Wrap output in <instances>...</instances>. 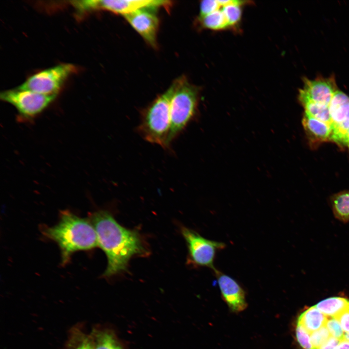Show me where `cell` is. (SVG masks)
I'll return each mask as SVG.
<instances>
[{"instance_id": "1", "label": "cell", "mask_w": 349, "mask_h": 349, "mask_svg": "<svg viewBox=\"0 0 349 349\" xmlns=\"http://www.w3.org/2000/svg\"><path fill=\"white\" fill-rule=\"evenodd\" d=\"M90 220L96 231L98 246L107 257L103 276L110 277L127 270L132 257L148 253L139 233L121 226L108 211L93 213Z\"/></svg>"}, {"instance_id": "2", "label": "cell", "mask_w": 349, "mask_h": 349, "mask_svg": "<svg viewBox=\"0 0 349 349\" xmlns=\"http://www.w3.org/2000/svg\"><path fill=\"white\" fill-rule=\"evenodd\" d=\"M42 230L45 237L59 245L62 265L69 261L75 252L98 246L96 233L90 219L81 218L68 210L62 211L56 224L44 226Z\"/></svg>"}, {"instance_id": "3", "label": "cell", "mask_w": 349, "mask_h": 349, "mask_svg": "<svg viewBox=\"0 0 349 349\" xmlns=\"http://www.w3.org/2000/svg\"><path fill=\"white\" fill-rule=\"evenodd\" d=\"M175 88L174 81L170 87L157 97L143 112L138 130L148 142L168 148L171 118L170 105Z\"/></svg>"}, {"instance_id": "4", "label": "cell", "mask_w": 349, "mask_h": 349, "mask_svg": "<svg viewBox=\"0 0 349 349\" xmlns=\"http://www.w3.org/2000/svg\"><path fill=\"white\" fill-rule=\"evenodd\" d=\"M175 81V88L170 105L171 125L168 148L194 117L199 97L198 88L190 84L185 77H180Z\"/></svg>"}, {"instance_id": "5", "label": "cell", "mask_w": 349, "mask_h": 349, "mask_svg": "<svg viewBox=\"0 0 349 349\" xmlns=\"http://www.w3.org/2000/svg\"><path fill=\"white\" fill-rule=\"evenodd\" d=\"M78 69L71 63H63L36 73L17 88L45 95H57L66 79Z\"/></svg>"}, {"instance_id": "6", "label": "cell", "mask_w": 349, "mask_h": 349, "mask_svg": "<svg viewBox=\"0 0 349 349\" xmlns=\"http://www.w3.org/2000/svg\"><path fill=\"white\" fill-rule=\"evenodd\" d=\"M181 233L188 250V263L195 267H206L213 270L216 253L225 248L224 243L208 239L196 231L183 226Z\"/></svg>"}, {"instance_id": "7", "label": "cell", "mask_w": 349, "mask_h": 349, "mask_svg": "<svg viewBox=\"0 0 349 349\" xmlns=\"http://www.w3.org/2000/svg\"><path fill=\"white\" fill-rule=\"evenodd\" d=\"M57 95H45L31 90L14 89L0 93V99L13 106L20 115L32 118L43 111L56 98Z\"/></svg>"}, {"instance_id": "8", "label": "cell", "mask_w": 349, "mask_h": 349, "mask_svg": "<svg viewBox=\"0 0 349 349\" xmlns=\"http://www.w3.org/2000/svg\"><path fill=\"white\" fill-rule=\"evenodd\" d=\"M78 13L105 10L123 16L150 7L168 5L170 2L153 0H83L71 1Z\"/></svg>"}, {"instance_id": "9", "label": "cell", "mask_w": 349, "mask_h": 349, "mask_svg": "<svg viewBox=\"0 0 349 349\" xmlns=\"http://www.w3.org/2000/svg\"><path fill=\"white\" fill-rule=\"evenodd\" d=\"M337 91L334 77L303 79V86L299 90V100L302 103L311 101L328 105Z\"/></svg>"}, {"instance_id": "10", "label": "cell", "mask_w": 349, "mask_h": 349, "mask_svg": "<svg viewBox=\"0 0 349 349\" xmlns=\"http://www.w3.org/2000/svg\"><path fill=\"white\" fill-rule=\"evenodd\" d=\"M329 109L332 120L331 141L340 145L349 129V96L337 90L329 105Z\"/></svg>"}, {"instance_id": "11", "label": "cell", "mask_w": 349, "mask_h": 349, "mask_svg": "<svg viewBox=\"0 0 349 349\" xmlns=\"http://www.w3.org/2000/svg\"><path fill=\"white\" fill-rule=\"evenodd\" d=\"M216 278L222 298L230 311L238 314L245 310L248 303L246 293L239 284L230 276L216 268L213 270Z\"/></svg>"}, {"instance_id": "12", "label": "cell", "mask_w": 349, "mask_h": 349, "mask_svg": "<svg viewBox=\"0 0 349 349\" xmlns=\"http://www.w3.org/2000/svg\"><path fill=\"white\" fill-rule=\"evenodd\" d=\"M158 7H147L124 16L131 26L153 47L157 46L159 22L153 11Z\"/></svg>"}, {"instance_id": "13", "label": "cell", "mask_w": 349, "mask_h": 349, "mask_svg": "<svg viewBox=\"0 0 349 349\" xmlns=\"http://www.w3.org/2000/svg\"><path fill=\"white\" fill-rule=\"evenodd\" d=\"M302 126L310 145L316 147L322 143L331 141L332 129L326 123L318 120L304 112Z\"/></svg>"}, {"instance_id": "14", "label": "cell", "mask_w": 349, "mask_h": 349, "mask_svg": "<svg viewBox=\"0 0 349 349\" xmlns=\"http://www.w3.org/2000/svg\"><path fill=\"white\" fill-rule=\"evenodd\" d=\"M88 338L91 349H123L113 333L107 330L94 329Z\"/></svg>"}, {"instance_id": "15", "label": "cell", "mask_w": 349, "mask_h": 349, "mask_svg": "<svg viewBox=\"0 0 349 349\" xmlns=\"http://www.w3.org/2000/svg\"><path fill=\"white\" fill-rule=\"evenodd\" d=\"M327 317L323 314L315 306L304 311L299 316L297 323L301 324L310 333L323 326Z\"/></svg>"}, {"instance_id": "16", "label": "cell", "mask_w": 349, "mask_h": 349, "mask_svg": "<svg viewBox=\"0 0 349 349\" xmlns=\"http://www.w3.org/2000/svg\"><path fill=\"white\" fill-rule=\"evenodd\" d=\"M329 202L334 217L342 222H349V190L332 195Z\"/></svg>"}, {"instance_id": "17", "label": "cell", "mask_w": 349, "mask_h": 349, "mask_svg": "<svg viewBox=\"0 0 349 349\" xmlns=\"http://www.w3.org/2000/svg\"><path fill=\"white\" fill-rule=\"evenodd\" d=\"M315 307L327 317H335L349 306V299L342 297H333L324 299Z\"/></svg>"}, {"instance_id": "18", "label": "cell", "mask_w": 349, "mask_h": 349, "mask_svg": "<svg viewBox=\"0 0 349 349\" xmlns=\"http://www.w3.org/2000/svg\"><path fill=\"white\" fill-rule=\"evenodd\" d=\"M199 19L202 27L206 29L213 31L230 29L227 19L222 9V5L218 10L203 17H199Z\"/></svg>"}, {"instance_id": "19", "label": "cell", "mask_w": 349, "mask_h": 349, "mask_svg": "<svg viewBox=\"0 0 349 349\" xmlns=\"http://www.w3.org/2000/svg\"><path fill=\"white\" fill-rule=\"evenodd\" d=\"M301 104L304 108V112L313 117L327 123L331 127L332 120L328 105L311 101H306Z\"/></svg>"}, {"instance_id": "20", "label": "cell", "mask_w": 349, "mask_h": 349, "mask_svg": "<svg viewBox=\"0 0 349 349\" xmlns=\"http://www.w3.org/2000/svg\"><path fill=\"white\" fill-rule=\"evenodd\" d=\"M66 349H91L88 334L79 329H74L70 334Z\"/></svg>"}, {"instance_id": "21", "label": "cell", "mask_w": 349, "mask_h": 349, "mask_svg": "<svg viewBox=\"0 0 349 349\" xmlns=\"http://www.w3.org/2000/svg\"><path fill=\"white\" fill-rule=\"evenodd\" d=\"M295 334L299 344L303 349H314L311 343L310 333L300 323H296Z\"/></svg>"}, {"instance_id": "22", "label": "cell", "mask_w": 349, "mask_h": 349, "mask_svg": "<svg viewBox=\"0 0 349 349\" xmlns=\"http://www.w3.org/2000/svg\"><path fill=\"white\" fill-rule=\"evenodd\" d=\"M331 336L324 325L318 330L310 333L311 343L314 349H317Z\"/></svg>"}, {"instance_id": "23", "label": "cell", "mask_w": 349, "mask_h": 349, "mask_svg": "<svg viewBox=\"0 0 349 349\" xmlns=\"http://www.w3.org/2000/svg\"><path fill=\"white\" fill-rule=\"evenodd\" d=\"M331 336L340 340L344 338L345 333L338 320L334 317H327L325 324Z\"/></svg>"}, {"instance_id": "24", "label": "cell", "mask_w": 349, "mask_h": 349, "mask_svg": "<svg viewBox=\"0 0 349 349\" xmlns=\"http://www.w3.org/2000/svg\"><path fill=\"white\" fill-rule=\"evenodd\" d=\"M221 5L219 0H205L200 5L199 17H203L219 9Z\"/></svg>"}, {"instance_id": "25", "label": "cell", "mask_w": 349, "mask_h": 349, "mask_svg": "<svg viewBox=\"0 0 349 349\" xmlns=\"http://www.w3.org/2000/svg\"><path fill=\"white\" fill-rule=\"evenodd\" d=\"M335 318L339 322L344 333H349V306Z\"/></svg>"}, {"instance_id": "26", "label": "cell", "mask_w": 349, "mask_h": 349, "mask_svg": "<svg viewBox=\"0 0 349 349\" xmlns=\"http://www.w3.org/2000/svg\"><path fill=\"white\" fill-rule=\"evenodd\" d=\"M340 341V340L331 336L317 349H334V348L339 344Z\"/></svg>"}, {"instance_id": "27", "label": "cell", "mask_w": 349, "mask_h": 349, "mask_svg": "<svg viewBox=\"0 0 349 349\" xmlns=\"http://www.w3.org/2000/svg\"><path fill=\"white\" fill-rule=\"evenodd\" d=\"M334 349H349V341L345 338L343 339Z\"/></svg>"}, {"instance_id": "28", "label": "cell", "mask_w": 349, "mask_h": 349, "mask_svg": "<svg viewBox=\"0 0 349 349\" xmlns=\"http://www.w3.org/2000/svg\"><path fill=\"white\" fill-rule=\"evenodd\" d=\"M340 145L349 149V129L344 135Z\"/></svg>"}, {"instance_id": "29", "label": "cell", "mask_w": 349, "mask_h": 349, "mask_svg": "<svg viewBox=\"0 0 349 349\" xmlns=\"http://www.w3.org/2000/svg\"><path fill=\"white\" fill-rule=\"evenodd\" d=\"M344 338L349 341V333H345Z\"/></svg>"}]
</instances>
